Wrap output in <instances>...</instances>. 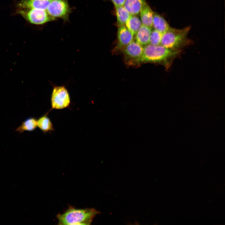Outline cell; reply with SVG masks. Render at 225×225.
Masks as SVG:
<instances>
[{"label": "cell", "mask_w": 225, "mask_h": 225, "mask_svg": "<svg viewBox=\"0 0 225 225\" xmlns=\"http://www.w3.org/2000/svg\"><path fill=\"white\" fill-rule=\"evenodd\" d=\"M17 12L30 23L36 25L43 24L56 20L46 10L18 8Z\"/></svg>", "instance_id": "cell-4"}, {"label": "cell", "mask_w": 225, "mask_h": 225, "mask_svg": "<svg viewBox=\"0 0 225 225\" xmlns=\"http://www.w3.org/2000/svg\"><path fill=\"white\" fill-rule=\"evenodd\" d=\"M126 28L134 35H135L142 25L141 20L136 15H131L126 22Z\"/></svg>", "instance_id": "cell-17"}, {"label": "cell", "mask_w": 225, "mask_h": 225, "mask_svg": "<svg viewBox=\"0 0 225 225\" xmlns=\"http://www.w3.org/2000/svg\"><path fill=\"white\" fill-rule=\"evenodd\" d=\"M114 6H123L125 0H111Z\"/></svg>", "instance_id": "cell-19"}, {"label": "cell", "mask_w": 225, "mask_h": 225, "mask_svg": "<svg viewBox=\"0 0 225 225\" xmlns=\"http://www.w3.org/2000/svg\"><path fill=\"white\" fill-rule=\"evenodd\" d=\"M52 0H21L18 8H33L46 10Z\"/></svg>", "instance_id": "cell-8"}, {"label": "cell", "mask_w": 225, "mask_h": 225, "mask_svg": "<svg viewBox=\"0 0 225 225\" xmlns=\"http://www.w3.org/2000/svg\"><path fill=\"white\" fill-rule=\"evenodd\" d=\"M152 26L155 30L162 34L167 31L170 28L163 18L155 12L153 13Z\"/></svg>", "instance_id": "cell-12"}, {"label": "cell", "mask_w": 225, "mask_h": 225, "mask_svg": "<svg viewBox=\"0 0 225 225\" xmlns=\"http://www.w3.org/2000/svg\"><path fill=\"white\" fill-rule=\"evenodd\" d=\"M151 31V28L142 25L135 34L136 42L142 46L149 44Z\"/></svg>", "instance_id": "cell-11"}, {"label": "cell", "mask_w": 225, "mask_h": 225, "mask_svg": "<svg viewBox=\"0 0 225 225\" xmlns=\"http://www.w3.org/2000/svg\"><path fill=\"white\" fill-rule=\"evenodd\" d=\"M48 113L40 117L37 120V126L44 133L54 131L53 124L48 117Z\"/></svg>", "instance_id": "cell-13"}, {"label": "cell", "mask_w": 225, "mask_h": 225, "mask_svg": "<svg viewBox=\"0 0 225 225\" xmlns=\"http://www.w3.org/2000/svg\"><path fill=\"white\" fill-rule=\"evenodd\" d=\"M162 34L155 29L152 31L150 37L149 44L153 45L161 44Z\"/></svg>", "instance_id": "cell-18"}, {"label": "cell", "mask_w": 225, "mask_h": 225, "mask_svg": "<svg viewBox=\"0 0 225 225\" xmlns=\"http://www.w3.org/2000/svg\"><path fill=\"white\" fill-rule=\"evenodd\" d=\"M68 0H52L46 11L49 15L55 20L62 19L64 22L69 20L72 9Z\"/></svg>", "instance_id": "cell-6"}, {"label": "cell", "mask_w": 225, "mask_h": 225, "mask_svg": "<svg viewBox=\"0 0 225 225\" xmlns=\"http://www.w3.org/2000/svg\"><path fill=\"white\" fill-rule=\"evenodd\" d=\"M99 212L93 208L77 209L70 206L62 214L57 215L59 225L91 224Z\"/></svg>", "instance_id": "cell-2"}, {"label": "cell", "mask_w": 225, "mask_h": 225, "mask_svg": "<svg viewBox=\"0 0 225 225\" xmlns=\"http://www.w3.org/2000/svg\"><path fill=\"white\" fill-rule=\"evenodd\" d=\"M190 28L187 27L177 29L170 27L162 34L161 44L167 48L182 50L192 43L188 37Z\"/></svg>", "instance_id": "cell-3"}, {"label": "cell", "mask_w": 225, "mask_h": 225, "mask_svg": "<svg viewBox=\"0 0 225 225\" xmlns=\"http://www.w3.org/2000/svg\"><path fill=\"white\" fill-rule=\"evenodd\" d=\"M182 52V50L167 48L161 44L153 45L148 44L143 48L141 57L134 60L137 62L159 63L163 66L166 70H168L174 60Z\"/></svg>", "instance_id": "cell-1"}, {"label": "cell", "mask_w": 225, "mask_h": 225, "mask_svg": "<svg viewBox=\"0 0 225 225\" xmlns=\"http://www.w3.org/2000/svg\"><path fill=\"white\" fill-rule=\"evenodd\" d=\"M115 8L117 25L118 27L125 26L127 20L131 15L123 6H114Z\"/></svg>", "instance_id": "cell-16"}, {"label": "cell", "mask_w": 225, "mask_h": 225, "mask_svg": "<svg viewBox=\"0 0 225 225\" xmlns=\"http://www.w3.org/2000/svg\"><path fill=\"white\" fill-rule=\"evenodd\" d=\"M51 102V109H61L69 106L70 97L65 85H53Z\"/></svg>", "instance_id": "cell-5"}, {"label": "cell", "mask_w": 225, "mask_h": 225, "mask_svg": "<svg viewBox=\"0 0 225 225\" xmlns=\"http://www.w3.org/2000/svg\"><path fill=\"white\" fill-rule=\"evenodd\" d=\"M145 0H125L123 6L131 15L138 14Z\"/></svg>", "instance_id": "cell-15"}, {"label": "cell", "mask_w": 225, "mask_h": 225, "mask_svg": "<svg viewBox=\"0 0 225 225\" xmlns=\"http://www.w3.org/2000/svg\"><path fill=\"white\" fill-rule=\"evenodd\" d=\"M143 50L142 46L136 42L132 41L124 48V51L128 57L137 59L142 55Z\"/></svg>", "instance_id": "cell-10"}, {"label": "cell", "mask_w": 225, "mask_h": 225, "mask_svg": "<svg viewBox=\"0 0 225 225\" xmlns=\"http://www.w3.org/2000/svg\"><path fill=\"white\" fill-rule=\"evenodd\" d=\"M37 127V120L35 118L29 117L23 122L17 128L15 131L19 133H23L25 131H32Z\"/></svg>", "instance_id": "cell-14"}, {"label": "cell", "mask_w": 225, "mask_h": 225, "mask_svg": "<svg viewBox=\"0 0 225 225\" xmlns=\"http://www.w3.org/2000/svg\"><path fill=\"white\" fill-rule=\"evenodd\" d=\"M140 12L142 25L152 28L154 12L145 1L142 4Z\"/></svg>", "instance_id": "cell-9"}, {"label": "cell", "mask_w": 225, "mask_h": 225, "mask_svg": "<svg viewBox=\"0 0 225 225\" xmlns=\"http://www.w3.org/2000/svg\"><path fill=\"white\" fill-rule=\"evenodd\" d=\"M134 35L125 26L118 27L117 32L118 48H124L133 41Z\"/></svg>", "instance_id": "cell-7"}]
</instances>
